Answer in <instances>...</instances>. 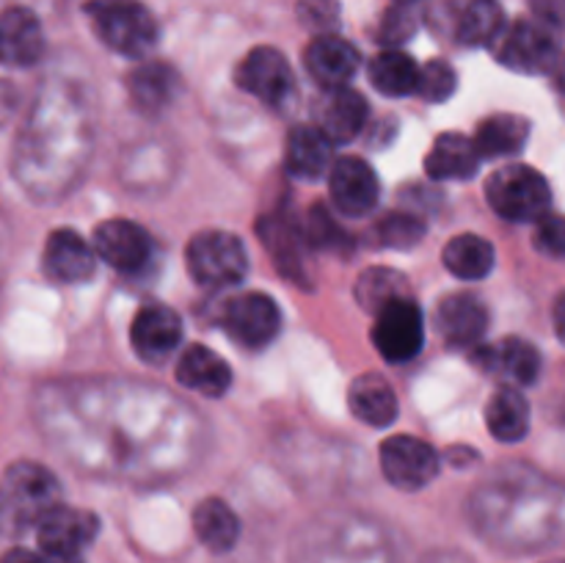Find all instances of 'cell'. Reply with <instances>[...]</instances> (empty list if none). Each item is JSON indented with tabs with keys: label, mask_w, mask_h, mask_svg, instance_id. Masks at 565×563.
<instances>
[{
	"label": "cell",
	"mask_w": 565,
	"mask_h": 563,
	"mask_svg": "<svg viewBox=\"0 0 565 563\" xmlns=\"http://www.w3.org/2000/svg\"><path fill=\"white\" fill-rule=\"evenodd\" d=\"M61 502V486L47 467L17 461L0 478V535H25Z\"/></svg>",
	"instance_id": "1"
},
{
	"label": "cell",
	"mask_w": 565,
	"mask_h": 563,
	"mask_svg": "<svg viewBox=\"0 0 565 563\" xmlns=\"http://www.w3.org/2000/svg\"><path fill=\"white\" fill-rule=\"evenodd\" d=\"M86 17L99 42L127 59H141L158 44V20L141 0H88Z\"/></svg>",
	"instance_id": "2"
},
{
	"label": "cell",
	"mask_w": 565,
	"mask_h": 563,
	"mask_svg": "<svg viewBox=\"0 0 565 563\" xmlns=\"http://www.w3.org/2000/svg\"><path fill=\"white\" fill-rule=\"evenodd\" d=\"M185 259L193 279L210 290L237 287L248 274V252L241 237L232 232H199L188 243Z\"/></svg>",
	"instance_id": "3"
},
{
	"label": "cell",
	"mask_w": 565,
	"mask_h": 563,
	"mask_svg": "<svg viewBox=\"0 0 565 563\" xmlns=\"http://www.w3.org/2000/svg\"><path fill=\"white\" fill-rule=\"evenodd\" d=\"M486 199L505 221H539L550 213V182L522 163L502 166L486 180Z\"/></svg>",
	"instance_id": "4"
},
{
	"label": "cell",
	"mask_w": 565,
	"mask_h": 563,
	"mask_svg": "<svg viewBox=\"0 0 565 563\" xmlns=\"http://www.w3.org/2000/svg\"><path fill=\"white\" fill-rule=\"evenodd\" d=\"M99 519L81 508L55 506L36 524L39 546L50 563H83V552L97 539Z\"/></svg>",
	"instance_id": "5"
},
{
	"label": "cell",
	"mask_w": 565,
	"mask_h": 563,
	"mask_svg": "<svg viewBox=\"0 0 565 563\" xmlns=\"http://www.w3.org/2000/svg\"><path fill=\"white\" fill-rule=\"evenodd\" d=\"M218 323L243 348H265L281 329V312L265 293H241L221 307Z\"/></svg>",
	"instance_id": "6"
},
{
	"label": "cell",
	"mask_w": 565,
	"mask_h": 563,
	"mask_svg": "<svg viewBox=\"0 0 565 563\" xmlns=\"http://www.w3.org/2000/svg\"><path fill=\"white\" fill-rule=\"evenodd\" d=\"M373 346L379 348L386 362H412L425 346V318L423 309L412 298L390 304L375 315Z\"/></svg>",
	"instance_id": "7"
},
{
	"label": "cell",
	"mask_w": 565,
	"mask_h": 563,
	"mask_svg": "<svg viewBox=\"0 0 565 563\" xmlns=\"http://www.w3.org/2000/svg\"><path fill=\"white\" fill-rule=\"evenodd\" d=\"M439 453L417 436H390L381 445L384 478L401 491H419L439 475Z\"/></svg>",
	"instance_id": "8"
},
{
	"label": "cell",
	"mask_w": 565,
	"mask_h": 563,
	"mask_svg": "<svg viewBox=\"0 0 565 563\" xmlns=\"http://www.w3.org/2000/svg\"><path fill=\"white\" fill-rule=\"evenodd\" d=\"M500 61L524 75H541L557 61V33L550 22L522 20L500 33Z\"/></svg>",
	"instance_id": "9"
},
{
	"label": "cell",
	"mask_w": 565,
	"mask_h": 563,
	"mask_svg": "<svg viewBox=\"0 0 565 563\" xmlns=\"http://www.w3.org/2000/svg\"><path fill=\"white\" fill-rule=\"evenodd\" d=\"M235 83L270 108H281L296 92L290 64L276 47H254L235 70Z\"/></svg>",
	"instance_id": "10"
},
{
	"label": "cell",
	"mask_w": 565,
	"mask_h": 563,
	"mask_svg": "<svg viewBox=\"0 0 565 563\" xmlns=\"http://www.w3.org/2000/svg\"><path fill=\"white\" fill-rule=\"evenodd\" d=\"M257 232L279 274H285L292 285H309L312 265H309V243L303 237L301 221L290 219L287 213H270L259 219Z\"/></svg>",
	"instance_id": "11"
},
{
	"label": "cell",
	"mask_w": 565,
	"mask_h": 563,
	"mask_svg": "<svg viewBox=\"0 0 565 563\" xmlns=\"http://www.w3.org/2000/svg\"><path fill=\"white\" fill-rule=\"evenodd\" d=\"M92 248L110 268L121 270V274H138L149 265L154 246L143 226L125 219H110L94 230Z\"/></svg>",
	"instance_id": "12"
},
{
	"label": "cell",
	"mask_w": 565,
	"mask_h": 563,
	"mask_svg": "<svg viewBox=\"0 0 565 563\" xmlns=\"http://www.w3.org/2000/svg\"><path fill=\"white\" fill-rule=\"evenodd\" d=\"M326 177H329L331 202L337 204V210L342 215H348V219H362V215L373 213L381 196V185L367 160L345 155V158L331 163Z\"/></svg>",
	"instance_id": "13"
},
{
	"label": "cell",
	"mask_w": 565,
	"mask_h": 563,
	"mask_svg": "<svg viewBox=\"0 0 565 563\" xmlns=\"http://www.w3.org/2000/svg\"><path fill=\"white\" fill-rule=\"evenodd\" d=\"M130 342L143 362L163 364L182 342L180 315L163 304H149L132 320Z\"/></svg>",
	"instance_id": "14"
},
{
	"label": "cell",
	"mask_w": 565,
	"mask_h": 563,
	"mask_svg": "<svg viewBox=\"0 0 565 563\" xmlns=\"http://www.w3.org/2000/svg\"><path fill=\"white\" fill-rule=\"evenodd\" d=\"M367 99L351 86L326 88L323 97L315 105V127L331 144H351L367 125Z\"/></svg>",
	"instance_id": "15"
},
{
	"label": "cell",
	"mask_w": 565,
	"mask_h": 563,
	"mask_svg": "<svg viewBox=\"0 0 565 563\" xmlns=\"http://www.w3.org/2000/svg\"><path fill=\"white\" fill-rule=\"evenodd\" d=\"M44 55V31L39 17L25 6L0 11V64L25 66L39 64Z\"/></svg>",
	"instance_id": "16"
},
{
	"label": "cell",
	"mask_w": 565,
	"mask_h": 563,
	"mask_svg": "<svg viewBox=\"0 0 565 563\" xmlns=\"http://www.w3.org/2000/svg\"><path fill=\"white\" fill-rule=\"evenodd\" d=\"M362 55L353 47L348 39H340L337 33H323L309 42L307 53H303V66L315 83L326 88H342L353 81L359 72Z\"/></svg>",
	"instance_id": "17"
},
{
	"label": "cell",
	"mask_w": 565,
	"mask_h": 563,
	"mask_svg": "<svg viewBox=\"0 0 565 563\" xmlns=\"http://www.w3.org/2000/svg\"><path fill=\"white\" fill-rule=\"evenodd\" d=\"M436 329L450 348H475L489 329V309L472 293H452L436 309Z\"/></svg>",
	"instance_id": "18"
},
{
	"label": "cell",
	"mask_w": 565,
	"mask_h": 563,
	"mask_svg": "<svg viewBox=\"0 0 565 563\" xmlns=\"http://www.w3.org/2000/svg\"><path fill=\"white\" fill-rule=\"evenodd\" d=\"M472 362L483 368L486 373L502 375V379H508L519 390L535 384L541 373L539 348L527 340H519V337H505V340L494 342V346L478 348Z\"/></svg>",
	"instance_id": "19"
},
{
	"label": "cell",
	"mask_w": 565,
	"mask_h": 563,
	"mask_svg": "<svg viewBox=\"0 0 565 563\" xmlns=\"http://www.w3.org/2000/svg\"><path fill=\"white\" fill-rule=\"evenodd\" d=\"M97 254L75 230H55L44 246V274L61 285H77L94 276Z\"/></svg>",
	"instance_id": "20"
},
{
	"label": "cell",
	"mask_w": 565,
	"mask_h": 563,
	"mask_svg": "<svg viewBox=\"0 0 565 563\" xmlns=\"http://www.w3.org/2000/svg\"><path fill=\"white\" fill-rule=\"evenodd\" d=\"M334 163V144L318 127H296L287 138L285 166L296 180L318 182Z\"/></svg>",
	"instance_id": "21"
},
{
	"label": "cell",
	"mask_w": 565,
	"mask_h": 563,
	"mask_svg": "<svg viewBox=\"0 0 565 563\" xmlns=\"http://www.w3.org/2000/svg\"><path fill=\"white\" fill-rule=\"evenodd\" d=\"M177 381L204 397H221L232 386V370L224 359L204 346H191L177 362Z\"/></svg>",
	"instance_id": "22"
},
{
	"label": "cell",
	"mask_w": 565,
	"mask_h": 563,
	"mask_svg": "<svg viewBox=\"0 0 565 563\" xmlns=\"http://www.w3.org/2000/svg\"><path fill=\"white\" fill-rule=\"evenodd\" d=\"M348 403H351L356 419L373 425V428H386L397 419V395L384 375H359L348 392Z\"/></svg>",
	"instance_id": "23"
},
{
	"label": "cell",
	"mask_w": 565,
	"mask_h": 563,
	"mask_svg": "<svg viewBox=\"0 0 565 563\" xmlns=\"http://www.w3.org/2000/svg\"><path fill=\"white\" fill-rule=\"evenodd\" d=\"M480 158L472 147V138L461 132H441L425 158V171L430 180H469L478 171Z\"/></svg>",
	"instance_id": "24"
},
{
	"label": "cell",
	"mask_w": 565,
	"mask_h": 563,
	"mask_svg": "<svg viewBox=\"0 0 565 563\" xmlns=\"http://www.w3.org/2000/svg\"><path fill=\"white\" fill-rule=\"evenodd\" d=\"M486 425L497 442H522L530 431V403L513 384H502L486 406Z\"/></svg>",
	"instance_id": "25"
},
{
	"label": "cell",
	"mask_w": 565,
	"mask_h": 563,
	"mask_svg": "<svg viewBox=\"0 0 565 563\" xmlns=\"http://www.w3.org/2000/svg\"><path fill=\"white\" fill-rule=\"evenodd\" d=\"M127 92L138 108L147 110V114H158L166 105H171V99L180 92V75L169 64L149 61V64H141L130 72Z\"/></svg>",
	"instance_id": "26"
},
{
	"label": "cell",
	"mask_w": 565,
	"mask_h": 563,
	"mask_svg": "<svg viewBox=\"0 0 565 563\" xmlns=\"http://www.w3.org/2000/svg\"><path fill=\"white\" fill-rule=\"evenodd\" d=\"M530 121L519 114H494L483 119L475 130L472 147L480 160L516 155L527 144Z\"/></svg>",
	"instance_id": "27"
},
{
	"label": "cell",
	"mask_w": 565,
	"mask_h": 563,
	"mask_svg": "<svg viewBox=\"0 0 565 563\" xmlns=\"http://www.w3.org/2000/svg\"><path fill=\"white\" fill-rule=\"evenodd\" d=\"M494 246H491L483 235L463 232V235L452 237L445 246V265L452 276H458V279H483V276H489L491 270H494Z\"/></svg>",
	"instance_id": "28"
},
{
	"label": "cell",
	"mask_w": 565,
	"mask_h": 563,
	"mask_svg": "<svg viewBox=\"0 0 565 563\" xmlns=\"http://www.w3.org/2000/svg\"><path fill=\"white\" fill-rule=\"evenodd\" d=\"M193 528H196L199 541L213 552H230L241 539V522L237 513L218 497H207L199 502L193 513Z\"/></svg>",
	"instance_id": "29"
},
{
	"label": "cell",
	"mask_w": 565,
	"mask_h": 563,
	"mask_svg": "<svg viewBox=\"0 0 565 563\" xmlns=\"http://www.w3.org/2000/svg\"><path fill=\"white\" fill-rule=\"evenodd\" d=\"M419 66L401 50H384L370 61V81L386 97H408L417 88Z\"/></svg>",
	"instance_id": "30"
},
{
	"label": "cell",
	"mask_w": 565,
	"mask_h": 563,
	"mask_svg": "<svg viewBox=\"0 0 565 563\" xmlns=\"http://www.w3.org/2000/svg\"><path fill=\"white\" fill-rule=\"evenodd\" d=\"M408 298V279L395 268H367L356 282V301L364 312L379 315L390 304Z\"/></svg>",
	"instance_id": "31"
},
{
	"label": "cell",
	"mask_w": 565,
	"mask_h": 563,
	"mask_svg": "<svg viewBox=\"0 0 565 563\" xmlns=\"http://www.w3.org/2000/svg\"><path fill=\"white\" fill-rule=\"evenodd\" d=\"M505 31V14L497 0H472L458 20V42L467 47H489Z\"/></svg>",
	"instance_id": "32"
},
{
	"label": "cell",
	"mask_w": 565,
	"mask_h": 563,
	"mask_svg": "<svg viewBox=\"0 0 565 563\" xmlns=\"http://www.w3.org/2000/svg\"><path fill=\"white\" fill-rule=\"evenodd\" d=\"M303 237H307L309 248H323V252L345 254L353 248V237L337 224L334 215L323 208V204H312L307 219L301 221Z\"/></svg>",
	"instance_id": "33"
},
{
	"label": "cell",
	"mask_w": 565,
	"mask_h": 563,
	"mask_svg": "<svg viewBox=\"0 0 565 563\" xmlns=\"http://www.w3.org/2000/svg\"><path fill=\"white\" fill-rule=\"evenodd\" d=\"M379 246L412 248L425 237V221L414 213H390L375 226Z\"/></svg>",
	"instance_id": "34"
},
{
	"label": "cell",
	"mask_w": 565,
	"mask_h": 563,
	"mask_svg": "<svg viewBox=\"0 0 565 563\" xmlns=\"http://www.w3.org/2000/svg\"><path fill=\"white\" fill-rule=\"evenodd\" d=\"M456 86H458V77L456 72H452V66L447 64V61L436 59L419 70L414 94H419L425 103H445V99L452 97Z\"/></svg>",
	"instance_id": "35"
},
{
	"label": "cell",
	"mask_w": 565,
	"mask_h": 563,
	"mask_svg": "<svg viewBox=\"0 0 565 563\" xmlns=\"http://www.w3.org/2000/svg\"><path fill=\"white\" fill-rule=\"evenodd\" d=\"M417 31V17H414V6H392L390 11L384 14L379 28V42L390 44V50L395 44L408 42Z\"/></svg>",
	"instance_id": "36"
},
{
	"label": "cell",
	"mask_w": 565,
	"mask_h": 563,
	"mask_svg": "<svg viewBox=\"0 0 565 563\" xmlns=\"http://www.w3.org/2000/svg\"><path fill=\"white\" fill-rule=\"evenodd\" d=\"M298 20L318 36L334 33L340 25V3L337 0H298Z\"/></svg>",
	"instance_id": "37"
},
{
	"label": "cell",
	"mask_w": 565,
	"mask_h": 563,
	"mask_svg": "<svg viewBox=\"0 0 565 563\" xmlns=\"http://www.w3.org/2000/svg\"><path fill=\"white\" fill-rule=\"evenodd\" d=\"M535 248L544 252L546 257L561 259L565 248V226L561 215H550L539 219V230H535Z\"/></svg>",
	"instance_id": "38"
},
{
	"label": "cell",
	"mask_w": 565,
	"mask_h": 563,
	"mask_svg": "<svg viewBox=\"0 0 565 563\" xmlns=\"http://www.w3.org/2000/svg\"><path fill=\"white\" fill-rule=\"evenodd\" d=\"M17 108V92L11 83L0 81V127L6 125V121L11 119V114H14Z\"/></svg>",
	"instance_id": "39"
},
{
	"label": "cell",
	"mask_w": 565,
	"mask_h": 563,
	"mask_svg": "<svg viewBox=\"0 0 565 563\" xmlns=\"http://www.w3.org/2000/svg\"><path fill=\"white\" fill-rule=\"evenodd\" d=\"M533 6L544 22H552V25L561 22V0H533Z\"/></svg>",
	"instance_id": "40"
},
{
	"label": "cell",
	"mask_w": 565,
	"mask_h": 563,
	"mask_svg": "<svg viewBox=\"0 0 565 563\" xmlns=\"http://www.w3.org/2000/svg\"><path fill=\"white\" fill-rule=\"evenodd\" d=\"M0 563H50L47 557L39 555V552H31V550H11L9 555L3 557Z\"/></svg>",
	"instance_id": "41"
},
{
	"label": "cell",
	"mask_w": 565,
	"mask_h": 563,
	"mask_svg": "<svg viewBox=\"0 0 565 563\" xmlns=\"http://www.w3.org/2000/svg\"><path fill=\"white\" fill-rule=\"evenodd\" d=\"M395 3H397V6H417L419 0H395Z\"/></svg>",
	"instance_id": "42"
}]
</instances>
